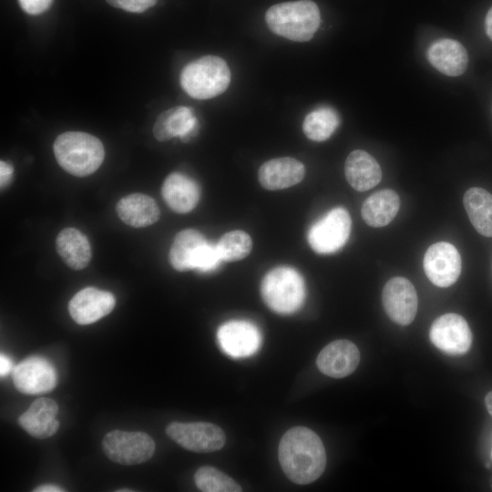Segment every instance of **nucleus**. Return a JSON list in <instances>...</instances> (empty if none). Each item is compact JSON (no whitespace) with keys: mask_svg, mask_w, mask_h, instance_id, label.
I'll return each instance as SVG.
<instances>
[{"mask_svg":"<svg viewBox=\"0 0 492 492\" xmlns=\"http://www.w3.org/2000/svg\"><path fill=\"white\" fill-rule=\"evenodd\" d=\"M197 128V118L191 108L184 106L171 108L156 119L153 134L159 141L179 137L188 140Z\"/></svg>","mask_w":492,"mask_h":492,"instance_id":"nucleus-19","label":"nucleus"},{"mask_svg":"<svg viewBox=\"0 0 492 492\" xmlns=\"http://www.w3.org/2000/svg\"><path fill=\"white\" fill-rule=\"evenodd\" d=\"M179 82L190 97L210 99L222 94L228 88L231 71L221 57L204 56L191 61L183 68Z\"/></svg>","mask_w":492,"mask_h":492,"instance_id":"nucleus-4","label":"nucleus"},{"mask_svg":"<svg viewBox=\"0 0 492 492\" xmlns=\"http://www.w3.org/2000/svg\"><path fill=\"white\" fill-rule=\"evenodd\" d=\"M399 208L398 194L393 190H382L363 202L361 213L367 225L379 228L388 225L396 216Z\"/></svg>","mask_w":492,"mask_h":492,"instance_id":"nucleus-23","label":"nucleus"},{"mask_svg":"<svg viewBox=\"0 0 492 492\" xmlns=\"http://www.w3.org/2000/svg\"><path fill=\"white\" fill-rule=\"evenodd\" d=\"M53 0H18L21 8L29 15H39L45 12Z\"/></svg>","mask_w":492,"mask_h":492,"instance_id":"nucleus-32","label":"nucleus"},{"mask_svg":"<svg viewBox=\"0 0 492 492\" xmlns=\"http://www.w3.org/2000/svg\"><path fill=\"white\" fill-rule=\"evenodd\" d=\"M114 295L94 287L77 292L68 303L72 319L78 324L93 323L108 315L115 307Z\"/></svg>","mask_w":492,"mask_h":492,"instance_id":"nucleus-13","label":"nucleus"},{"mask_svg":"<svg viewBox=\"0 0 492 492\" xmlns=\"http://www.w3.org/2000/svg\"><path fill=\"white\" fill-rule=\"evenodd\" d=\"M35 492H61L63 488L55 485H42L34 489Z\"/></svg>","mask_w":492,"mask_h":492,"instance_id":"nucleus-36","label":"nucleus"},{"mask_svg":"<svg viewBox=\"0 0 492 492\" xmlns=\"http://www.w3.org/2000/svg\"><path fill=\"white\" fill-rule=\"evenodd\" d=\"M113 7L131 13H142L155 5L157 0H106Z\"/></svg>","mask_w":492,"mask_h":492,"instance_id":"nucleus-31","label":"nucleus"},{"mask_svg":"<svg viewBox=\"0 0 492 492\" xmlns=\"http://www.w3.org/2000/svg\"><path fill=\"white\" fill-rule=\"evenodd\" d=\"M12 369V362L11 360L5 356V354H1L0 355V374L1 376H5L7 374H9V372L11 371Z\"/></svg>","mask_w":492,"mask_h":492,"instance_id":"nucleus-34","label":"nucleus"},{"mask_svg":"<svg viewBox=\"0 0 492 492\" xmlns=\"http://www.w3.org/2000/svg\"><path fill=\"white\" fill-rule=\"evenodd\" d=\"M57 404L51 398L41 397L35 400L19 418V425L32 436L47 438L54 436L59 423L56 419Z\"/></svg>","mask_w":492,"mask_h":492,"instance_id":"nucleus-18","label":"nucleus"},{"mask_svg":"<svg viewBox=\"0 0 492 492\" xmlns=\"http://www.w3.org/2000/svg\"><path fill=\"white\" fill-rule=\"evenodd\" d=\"M490 487H491V488H492V477H491V479H490Z\"/></svg>","mask_w":492,"mask_h":492,"instance_id":"nucleus-39","label":"nucleus"},{"mask_svg":"<svg viewBox=\"0 0 492 492\" xmlns=\"http://www.w3.org/2000/svg\"><path fill=\"white\" fill-rule=\"evenodd\" d=\"M278 456L286 477L299 485L318 479L326 466L321 438L305 426H294L284 433L280 440Z\"/></svg>","mask_w":492,"mask_h":492,"instance_id":"nucleus-1","label":"nucleus"},{"mask_svg":"<svg viewBox=\"0 0 492 492\" xmlns=\"http://www.w3.org/2000/svg\"><path fill=\"white\" fill-rule=\"evenodd\" d=\"M102 446L110 460L125 466L144 463L155 452L153 439L143 432L112 430L104 436Z\"/></svg>","mask_w":492,"mask_h":492,"instance_id":"nucleus-7","label":"nucleus"},{"mask_svg":"<svg viewBox=\"0 0 492 492\" xmlns=\"http://www.w3.org/2000/svg\"><path fill=\"white\" fill-rule=\"evenodd\" d=\"M116 210L120 220L126 224L136 227H147L155 223L160 215L156 201L149 196L134 193L118 200Z\"/></svg>","mask_w":492,"mask_h":492,"instance_id":"nucleus-22","label":"nucleus"},{"mask_svg":"<svg viewBox=\"0 0 492 492\" xmlns=\"http://www.w3.org/2000/svg\"><path fill=\"white\" fill-rule=\"evenodd\" d=\"M426 58L432 67L448 77L462 75L468 65V55L464 46L450 38L433 42L426 50Z\"/></svg>","mask_w":492,"mask_h":492,"instance_id":"nucleus-17","label":"nucleus"},{"mask_svg":"<svg viewBox=\"0 0 492 492\" xmlns=\"http://www.w3.org/2000/svg\"><path fill=\"white\" fill-rule=\"evenodd\" d=\"M261 294L265 304L279 314H291L303 303L305 286L302 275L289 266L269 271L261 283Z\"/></svg>","mask_w":492,"mask_h":492,"instance_id":"nucleus-5","label":"nucleus"},{"mask_svg":"<svg viewBox=\"0 0 492 492\" xmlns=\"http://www.w3.org/2000/svg\"><path fill=\"white\" fill-rule=\"evenodd\" d=\"M270 30L280 36L296 42L312 39L321 23L318 5L312 0L279 3L266 12Z\"/></svg>","mask_w":492,"mask_h":492,"instance_id":"nucleus-2","label":"nucleus"},{"mask_svg":"<svg viewBox=\"0 0 492 492\" xmlns=\"http://www.w3.org/2000/svg\"><path fill=\"white\" fill-rule=\"evenodd\" d=\"M117 491H118V492H123V491H126V492L128 491V492H129V491H132V490H130V489H118V490H117Z\"/></svg>","mask_w":492,"mask_h":492,"instance_id":"nucleus-38","label":"nucleus"},{"mask_svg":"<svg viewBox=\"0 0 492 492\" xmlns=\"http://www.w3.org/2000/svg\"><path fill=\"white\" fill-rule=\"evenodd\" d=\"M429 337L436 347L451 355L466 354L472 343V333L466 321L456 313H446L436 318L431 325Z\"/></svg>","mask_w":492,"mask_h":492,"instance_id":"nucleus-9","label":"nucleus"},{"mask_svg":"<svg viewBox=\"0 0 492 492\" xmlns=\"http://www.w3.org/2000/svg\"><path fill=\"white\" fill-rule=\"evenodd\" d=\"M382 301L388 317L397 324H410L417 311V294L412 282L404 277L390 279L383 289Z\"/></svg>","mask_w":492,"mask_h":492,"instance_id":"nucleus-11","label":"nucleus"},{"mask_svg":"<svg viewBox=\"0 0 492 492\" xmlns=\"http://www.w3.org/2000/svg\"><path fill=\"white\" fill-rule=\"evenodd\" d=\"M463 203L476 231L492 237V195L485 189L473 187L466 191Z\"/></svg>","mask_w":492,"mask_h":492,"instance_id":"nucleus-25","label":"nucleus"},{"mask_svg":"<svg viewBox=\"0 0 492 492\" xmlns=\"http://www.w3.org/2000/svg\"><path fill=\"white\" fill-rule=\"evenodd\" d=\"M485 31L487 36L492 40V5L487 11L485 18Z\"/></svg>","mask_w":492,"mask_h":492,"instance_id":"nucleus-35","label":"nucleus"},{"mask_svg":"<svg viewBox=\"0 0 492 492\" xmlns=\"http://www.w3.org/2000/svg\"><path fill=\"white\" fill-rule=\"evenodd\" d=\"M491 456H492V453H491Z\"/></svg>","mask_w":492,"mask_h":492,"instance_id":"nucleus-40","label":"nucleus"},{"mask_svg":"<svg viewBox=\"0 0 492 492\" xmlns=\"http://www.w3.org/2000/svg\"><path fill=\"white\" fill-rule=\"evenodd\" d=\"M340 124L338 113L331 107H319L308 113L302 123L305 136L313 141H324L336 130Z\"/></svg>","mask_w":492,"mask_h":492,"instance_id":"nucleus-27","label":"nucleus"},{"mask_svg":"<svg viewBox=\"0 0 492 492\" xmlns=\"http://www.w3.org/2000/svg\"><path fill=\"white\" fill-rule=\"evenodd\" d=\"M13 175V167L9 163L1 160L0 162V182L1 187L6 186L12 178Z\"/></svg>","mask_w":492,"mask_h":492,"instance_id":"nucleus-33","label":"nucleus"},{"mask_svg":"<svg viewBox=\"0 0 492 492\" xmlns=\"http://www.w3.org/2000/svg\"><path fill=\"white\" fill-rule=\"evenodd\" d=\"M166 433L183 448L198 453L218 451L226 441L224 431L208 422H172L166 427Z\"/></svg>","mask_w":492,"mask_h":492,"instance_id":"nucleus-8","label":"nucleus"},{"mask_svg":"<svg viewBox=\"0 0 492 492\" xmlns=\"http://www.w3.org/2000/svg\"><path fill=\"white\" fill-rule=\"evenodd\" d=\"M217 338L221 349L235 358L250 356L261 345L258 328L246 321L225 323L219 328Z\"/></svg>","mask_w":492,"mask_h":492,"instance_id":"nucleus-14","label":"nucleus"},{"mask_svg":"<svg viewBox=\"0 0 492 492\" xmlns=\"http://www.w3.org/2000/svg\"><path fill=\"white\" fill-rule=\"evenodd\" d=\"M304 175V165L290 157L270 159L261 166L258 172L261 185L269 190L292 187L301 182Z\"/></svg>","mask_w":492,"mask_h":492,"instance_id":"nucleus-16","label":"nucleus"},{"mask_svg":"<svg viewBox=\"0 0 492 492\" xmlns=\"http://www.w3.org/2000/svg\"><path fill=\"white\" fill-rule=\"evenodd\" d=\"M161 193L167 205L177 213L191 211L200 200L197 183L188 176L177 172L165 179Z\"/></svg>","mask_w":492,"mask_h":492,"instance_id":"nucleus-20","label":"nucleus"},{"mask_svg":"<svg viewBox=\"0 0 492 492\" xmlns=\"http://www.w3.org/2000/svg\"><path fill=\"white\" fill-rule=\"evenodd\" d=\"M57 253L73 270H82L91 260V248L87 237L78 230H62L56 239Z\"/></svg>","mask_w":492,"mask_h":492,"instance_id":"nucleus-24","label":"nucleus"},{"mask_svg":"<svg viewBox=\"0 0 492 492\" xmlns=\"http://www.w3.org/2000/svg\"><path fill=\"white\" fill-rule=\"evenodd\" d=\"M221 261L216 244L206 241L200 246L195 256L193 270L204 272H210L215 270Z\"/></svg>","mask_w":492,"mask_h":492,"instance_id":"nucleus-30","label":"nucleus"},{"mask_svg":"<svg viewBox=\"0 0 492 492\" xmlns=\"http://www.w3.org/2000/svg\"><path fill=\"white\" fill-rule=\"evenodd\" d=\"M423 267L429 281L438 287H449L459 278L461 257L456 248L446 241L432 244L426 250Z\"/></svg>","mask_w":492,"mask_h":492,"instance_id":"nucleus-10","label":"nucleus"},{"mask_svg":"<svg viewBox=\"0 0 492 492\" xmlns=\"http://www.w3.org/2000/svg\"><path fill=\"white\" fill-rule=\"evenodd\" d=\"M360 352L348 340H336L327 344L319 354L316 364L319 370L333 378L351 374L358 366Z\"/></svg>","mask_w":492,"mask_h":492,"instance_id":"nucleus-15","label":"nucleus"},{"mask_svg":"<svg viewBox=\"0 0 492 492\" xmlns=\"http://www.w3.org/2000/svg\"><path fill=\"white\" fill-rule=\"evenodd\" d=\"M53 149L59 166L77 177L94 173L105 157L102 142L93 135L79 131L60 134Z\"/></svg>","mask_w":492,"mask_h":492,"instance_id":"nucleus-3","label":"nucleus"},{"mask_svg":"<svg viewBox=\"0 0 492 492\" xmlns=\"http://www.w3.org/2000/svg\"><path fill=\"white\" fill-rule=\"evenodd\" d=\"M351 225L350 214L344 208L330 210L310 227L307 233L310 247L319 254L339 251L348 241Z\"/></svg>","mask_w":492,"mask_h":492,"instance_id":"nucleus-6","label":"nucleus"},{"mask_svg":"<svg viewBox=\"0 0 492 492\" xmlns=\"http://www.w3.org/2000/svg\"><path fill=\"white\" fill-rule=\"evenodd\" d=\"M485 404L488 413L492 415V391L486 395Z\"/></svg>","mask_w":492,"mask_h":492,"instance_id":"nucleus-37","label":"nucleus"},{"mask_svg":"<svg viewBox=\"0 0 492 492\" xmlns=\"http://www.w3.org/2000/svg\"><path fill=\"white\" fill-rule=\"evenodd\" d=\"M207 241L196 230L187 229L178 232L169 251V262L179 272L193 270L195 256Z\"/></svg>","mask_w":492,"mask_h":492,"instance_id":"nucleus-26","label":"nucleus"},{"mask_svg":"<svg viewBox=\"0 0 492 492\" xmlns=\"http://www.w3.org/2000/svg\"><path fill=\"white\" fill-rule=\"evenodd\" d=\"M13 382L23 394H43L55 388L56 373L48 360L33 356L23 360L14 368Z\"/></svg>","mask_w":492,"mask_h":492,"instance_id":"nucleus-12","label":"nucleus"},{"mask_svg":"<svg viewBox=\"0 0 492 492\" xmlns=\"http://www.w3.org/2000/svg\"><path fill=\"white\" fill-rule=\"evenodd\" d=\"M216 246L222 261H235L249 255L252 241L247 232L238 230L223 234Z\"/></svg>","mask_w":492,"mask_h":492,"instance_id":"nucleus-29","label":"nucleus"},{"mask_svg":"<svg viewBox=\"0 0 492 492\" xmlns=\"http://www.w3.org/2000/svg\"><path fill=\"white\" fill-rule=\"evenodd\" d=\"M344 175L352 188L366 191L380 182L382 170L374 157L364 150L356 149L345 160Z\"/></svg>","mask_w":492,"mask_h":492,"instance_id":"nucleus-21","label":"nucleus"},{"mask_svg":"<svg viewBox=\"0 0 492 492\" xmlns=\"http://www.w3.org/2000/svg\"><path fill=\"white\" fill-rule=\"evenodd\" d=\"M196 487L203 492H241V487L231 477L219 469L205 466L200 467L195 475Z\"/></svg>","mask_w":492,"mask_h":492,"instance_id":"nucleus-28","label":"nucleus"}]
</instances>
